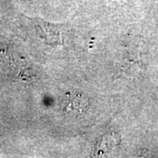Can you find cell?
Here are the masks:
<instances>
[{
    "label": "cell",
    "mask_w": 158,
    "mask_h": 158,
    "mask_svg": "<svg viewBox=\"0 0 158 158\" xmlns=\"http://www.w3.org/2000/svg\"><path fill=\"white\" fill-rule=\"evenodd\" d=\"M118 144V138L113 135L104 136L97 145V156L98 158H110L116 151Z\"/></svg>",
    "instance_id": "obj_1"
},
{
    "label": "cell",
    "mask_w": 158,
    "mask_h": 158,
    "mask_svg": "<svg viewBox=\"0 0 158 158\" xmlns=\"http://www.w3.org/2000/svg\"><path fill=\"white\" fill-rule=\"evenodd\" d=\"M67 105L66 108L69 112H82L85 110L86 107V103L87 99H85V96L79 95V94H75L71 96L69 99H67Z\"/></svg>",
    "instance_id": "obj_2"
}]
</instances>
